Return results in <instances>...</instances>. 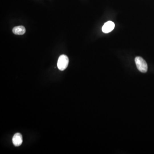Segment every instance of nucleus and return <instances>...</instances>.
<instances>
[{"label":"nucleus","mask_w":154,"mask_h":154,"mask_svg":"<svg viewBox=\"0 0 154 154\" xmlns=\"http://www.w3.org/2000/svg\"><path fill=\"white\" fill-rule=\"evenodd\" d=\"M69 59L68 57L65 55H61L58 59V65L59 69L63 71L66 69L69 64Z\"/></svg>","instance_id":"2"},{"label":"nucleus","mask_w":154,"mask_h":154,"mask_svg":"<svg viewBox=\"0 0 154 154\" xmlns=\"http://www.w3.org/2000/svg\"><path fill=\"white\" fill-rule=\"evenodd\" d=\"M13 143L15 146H19L22 145L23 142L22 137L21 134H16L13 137Z\"/></svg>","instance_id":"4"},{"label":"nucleus","mask_w":154,"mask_h":154,"mask_svg":"<svg viewBox=\"0 0 154 154\" xmlns=\"http://www.w3.org/2000/svg\"><path fill=\"white\" fill-rule=\"evenodd\" d=\"M115 24L112 21H108L104 24L102 28L103 32L105 34L111 32L114 28Z\"/></svg>","instance_id":"3"},{"label":"nucleus","mask_w":154,"mask_h":154,"mask_svg":"<svg viewBox=\"0 0 154 154\" xmlns=\"http://www.w3.org/2000/svg\"><path fill=\"white\" fill-rule=\"evenodd\" d=\"M13 32L15 34L22 35L25 34L26 32L25 28L23 26H19L14 27L13 29Z\"/></svg>","instance_id":"5"},{"label":"nucleus","mask_w":154,"mask_h":154,"mask_svg":"<svg viewBox=\"0 0 154 154\" xmlns=\"http://www.w3.org/2000/svg\"><path fill=\"white\" fill-rule=\"evenodd\" d=\"M135 62L137 68L139 71L142 73H145L148 70V65L145 60L140 57H136Z\"/></svg>","instance_id":"1"}]
</instances>
